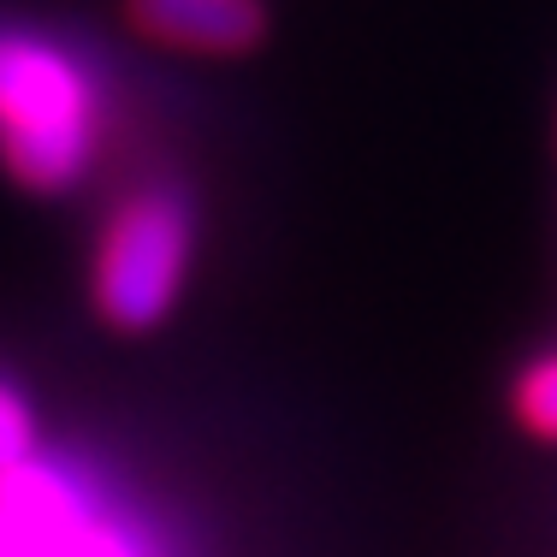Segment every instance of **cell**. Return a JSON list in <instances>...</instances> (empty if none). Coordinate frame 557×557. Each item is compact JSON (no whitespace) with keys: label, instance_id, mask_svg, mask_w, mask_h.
Here are the masks:
<instances>
[{"label":"cell","instance_id":"cell-1","mask_svg":"<svg viewBox=\"0 0 557 557\" xmlns=\"http://www.w3.org/2000/svg\"><path fill=\"white\" fill-rule=\"evenodd\" d=\"M113 143V77L84 42L0 18V166L30 196H65Z\"/></svg>","mask_w":557,"mask_h":557},{"label":"cell","instance_id":"cell-2","mask_svg":"<svg viewBox=\"0 0 557 557\" xmlns=\"http://www.w3.org/2000/svg\"><path fill=\"white\" fill-rule=\"evenodd\" d=\"M196 261V208L184 184H131L89 249V309L113 333H154L178 309Z\"/></svg>","mask_w":557,"mask_h":557},{"label":"cell","instance_id":"cell-3","mask_svg":"<svg viewBox=\"0 0 557 557\" xmlns=\"http://www.w3.org/2000/svg\"><path fill=\"white\" fill-rule=\"evenodd\" d=\"M125 18L143 42L172 54H249L268 30L261 0H125Z\"/></svg>","mask_w":557,"mask_h":557},{"label":"cell","instance_id":"cell-4","mask_svg":"<svg viewBox=\"0 0 557 557\" xmlns=\"http://www.w3.org/2000/svg\"><path fill=\"white\" fill-rule=\"evenodd\" d=\"M510 416L522 421V433H534L540 445H557V344L522 362V374H516V386H510Z\"/></svg>","mask_w":557,"mask_h":557},{"label":"cell","instance_id":"cell-5","mask_svg":"<svg viewBox=\"0 0 557 557\" xmlns=\"http://www.w3.org/2000/svg\"><path fill=\"white\" fill-rule=\"evenodd\" d=\"M36 445H42V428H36V404L0 374V481L36 462Z\"/></svg>","mask_w":557,"mask_h":557}]
</instances>
